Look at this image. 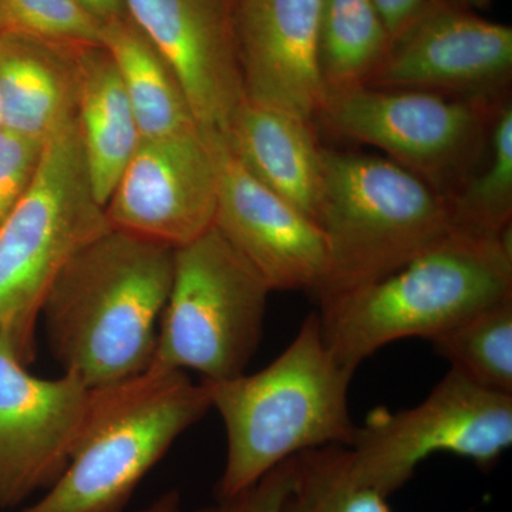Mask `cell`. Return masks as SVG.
I'll use <instances>...</instances> for the list:
<instances>
[{"instance_id": "17", "label": "cell", "mask_w": 512, "mask_h": 512, "mask_svg": "<svg viewBox=\"0 0 512 512\" xmlns=\"http://www.w3.org/2000/svg\"><path fill=\"white\" fill-rule=\"evenodd\" d=\"M79 46L0 35L3 128L46 143L76 119Z\"/></svg>"}, {"instance_id": "5", "label": "cell", "mask_w": 512, "mask_h": 512, "mask_svg": "<svg viewBox=\"0 0 512 512\" xmlns=\"http://www.w3.org/2000/svg\"><path fill=\"white\" fill-rule=\"evenodd\" d=\"M323 163L329 274L318 302L379 281L456 228L448 195L389 158L323 148Z\"/></svg>"}, {"instance_id": "29", "label": "cell", "mask_w": 512, "mask_h": 512, "mask_svg": "<svg viewBox=\"0 0 512 512\" xmlns=\"http://www.w3.org/2000/svg\"><path fill=\"white\" fill-rule=\"evenodd\" d=\"M137 512H181V500L178 491L171 490L161 494L157 500Z\"/></svg>"}, {"instance_id": "24", "label": "cell", "mask_w": 512, "mask_h": 512, "mask_svg": "<svg viewBox=\"0 0 512 512\" xmlns=\"http://www.w3.org/2000/svg\"><path fill=\"white\" fill-rule=\"evenodd\" d=\"M101 26L80 0H0V35L101 45Z\"/></svg>"}, {"instance_id": "19", "label": "cell", "mask_w": 512, "mask_h": 512, "mask_svg": "<svg viewBox=\"0 0 512 512\" xmlns=\"http://www.w3.org/2000/svg\"><path fill=\"white\" fill-rule=\"evenodd\" d=\"M101 46L116 64L141 137L171 136L197 128L173 69L130 16L103 23Z\"/></svg>"}, {"instance_id": "12", "label": "cell", "mask_w": 512, "mask_h": 512, "mask_svg": "<svg viewBox=\"0 0 512 512\" xmlns=\"http://www.w3.org/2000/svg\"><path fill=\"white\" fill-rule=\"evenodd\" d=\"M93 389L74 376L43 379L0 335V505L55 483L86 426Z\"/></svg>"}, {"instance_id": "18", "label": "cell", "mask_w": 512, "mask_h": 512, "mask_svg": "<svg viewBox=\"0 0 512 512\" xmlns=\"http://www.w3.org/2000/svg\"><path fill=\"white\" fill-rule=\"evenodd\" d=\"M77 66V128L94 195L106 207L143 137L107 50L101 45L79 46Z\"/></svg>"}, {"instance_id": "2", "label": "cell", "mask_w": 512, "mask_h": 512, "mask_svg": "<svg viewBox=\"0 0 512 512\" xmlns=\"http://www.w3.org/2000/svg\"><path fill=\"white\" fill-rule=\"evenodd\" d=\"M511 296V229L456 227L392 274L320 301V332L340 365L356 372L390 343L433 340Z\"/></svg>"}, {"instance_id": "8", "label": "cell", "mask_w": 512, "mask_h": 512, "mask_svg": "<svg viewBox=\"0 0 512 512\" xmlns=\"http://www.w3.org/2000/svg\"><path fill=\"white\" fill-rule=\"evenodd\" d=\"M511 444L512 396L450 369L417 406L370 414L348 450L356 480L389 497L433 454H454L488 470Z\"/></svg>"}, {"instance_id": "3", "label": "cell", "mask_w": 512, "mask_h": 512, "mask_svg": "<svg viewBox=\"0 0 512 512\" xmlns=\"http://www.w3.org/2000/svg\"><path fill=\"white\" fill-rule=\"evenodd\" d=\"M355 372L330 353L318 312L303 320L288 348L252 375L201 380L227 433L218 497L241 493L303 451L352 444L349 390Z\"/></svg>"}, {"instance_id": "25", "label": "cell", "mask_w": 512, "mask_h": 512, "mask_svg": "<svg viewBox=\"0 0 512 512\" xmlns=\"http://www.w3.org/2000/svg\"><path fill=\"white\" fill-rule=\"evenodd\" d=\"M45 143L0 128V224L28 191Z\"/></svg>"}, {"instance_id": "21", "label": "cell", "mask_w": 512, "mask_h": 512, "mask_svg": "<svg viewBox=\"0 0 512 512\" xmlns=\"http://www.w3.org/2000/svg\"><path fill=\"white\" fill-rule=\"evenodd\" d=\"M430 342L454 372L485 390L512 396V296L468 316Z\"/></svg>"}, {"instance_id": "23", "label": "cell", "mask_w": 512, "mask_h": 512, "mask_svg": "<svg viewBox=\"0 0 512 512\" xmlns=\"http://www.w3.org/2000/svg\"><path fill=\"white\" fill-rule=\"evenodd\" d=\"M454 227L500 235L512 220V104L504 101L490 130V160L483 173L448 195Z\"/></svg>"}, {"instance_id": "4", "label": "cell", "mask_w": 512, "mask_h": 512, "mask_svg": "<svg viewBox=\"0 0 512 512\" xmlns=\"http://www.w3.org/2000/svg\"><path fill=\"white\" fill-rule=\"evenodd\" d=\"M212 410L204 383L150 366L93 389L89 417L69 464L22 512H121L185 431Z\"/></svg>"}, {"instance_id": "11", "label": "cell", "mask_w": 512, "mask_h": 512, "mask_svg": "<svg viewBox=\"0 0 512 512\" xmlns=\"http://www.w3.org/2000/svg\"><path fill=\"white\" fill-rule=\"evenodd\" d=\"M511 76V26L439 0L394 37L366 86L500 101Z\"/></svg>"}, {"instance_id": "28", "label": "cell", "mask_w": 512, "mask_h": 512, "mask_svg": "<svg viewBox=\"0 0 512 512\" xmlns=\"http://www.w3.org/2000/svg\"><path fill=\"white\" fill-rule=\"evenodd\" d=\"M80 2L101 23L127 16L124 0H80Z\"/></svg>"}, {"instance_id": "15", "label": "cell", "mask_w": 512, "mask_h": 512, "mask_svg": "<svg viewBox=\"0 0 512 512\" xmlns=\"http://www.w3.org/2000/svg\"><path fill=\"white\" fill-rule=\"evenodd\" d=\"M247 100L316 120L322 0H232Z\"/></svg>"}, {"instance_id": "6", "label": "cell", "mask_w": 512, "mask_h": 512, "mask_svg": "<svg viewBox=\"0 0 512 512\" xmlns=\"http://www.w3.org/2000/svg\"><path fill=\"white\" fill-rule=\"evenodd\" d=\"M107 229L74 119L46 141L32 184L0 224V335L25 365L57 276Z\"/></svg>"}, {"instance_id": "30", "label": "cell", "mask_w": 512, "mask_h": 512, "mask_svg": "<svg viewBox=\"0 0 512 512\" xmlns=\"http://www.w3.org/2000/svg\"><path fill=\"white\" fill-rule=\"evenodd\" d=\"M450 2L456 3L458 6H463V8L470 9V6H473L474 3L478 2V0H450Z\"/></svg>"}, {"instance_id": "27", "label": "cell", "mask_w": 512, "mask_h": 512, "mask_svg": "<svg viewBox=\"0 0 512 512\" xmlns=\"http://www.w3.org/2000/svg\"><path fill=\"white\" fill-rule=\"evenodd\" d=\"M439 0H373L392 40Z\"/></svg>"}, {"instance_id": "9", "label": "cell", "mask_w": 512, "mask_h": 512, "mask_svg": "<svg viewBox=\"0 0 512 512\" xmlns=\"http://www.w3.org/2000/svg\"><path fill=\"white\" fill-rule=\"evenodd\" d=\"M503 103L357 86L326 92L316 119L340 136L379 148L447 195V188L453 194L466 181Z\"/></svg>"}, {"instance_id": "10", "label": "cell", "mask_w": 512, "mask_h": 512, "mask_svg": "<svg viewBox=\"0 0 512 512\" xmlns=\"http://www.w3.org/2000/svg\"><path fill=\"white\" fill-rule=\"evenodd\" d=\"M218 191L214 140L197 127L143 138L104 210L110 228L177 249L214 227Z\"/></svg>"}, {"instance_id": "31", "label": "cell", "mask_w": 512, "mask_h": 512, "mask_svg": "<svg viewBox=\"0 0 512 512\" xmlns=\"http://www.w3.org/2000/svg\"><path fill=\"white\" fill-rule=\"evenodd\" d=\"M0 128H3V120H2V106H0Z\"/></svg>"}, {"instance_id": "26", "label": "cell", "mask_w": 512, "mask_h": 512, "mask_svg": "<svg viewBox=\"0 0 512 512\" xmlns=\"http://www.w3.org/2000/svg\"><path fill=\"white\" fill-rule=\"evenodd\" d=\"M291 480L292 461L289 458L241 493L220 498L217 504L192 512H279Z\"/></svg>"}, {"instance_id": "16", "label": "cell", "mask_w": 512, "mask_h": 512, "mask_svg": "<svg viewBox=\"0 0 512 512\" xmlns=\"http://www.w3.org/2000/svg\"><path fill=\"white\" fill-rule=\"evenodd\" d=\"M220 136L259 183L319 225L325 163L311 121L245 100Z\"/></svg>"}, {"instance_id": "1", "label": "cell", "mask_w": 512, "mask_h": 512, "mask_svg": "<svg viewBox=\"0 0 512 512\" xmlns=\"http://www.w3.org/2000/svg\"><path fill=\"white\" fill-rule=\"evenodd\" d=\"M175 249L117 229L73 256L47 293V345L90 389L146 372L170 295Z\"/></svg>"}, {"instance_id": "20", "label": "cell", "mask_w": 512, "mask_h": 512, "mask_svg": "<svg viewBox=\"0 0 512 512\" xmlns=\"http://www.w3.org/2000/svg\"><path fill=\"white\" fill-rule=\"evenodd\" d=\"M390 45L373 0H322L318 64L325 93L366 86Z\"/></svg>"}, {"instance_id": "7", "label": "cell", "mask_w": 512, "mask_h": 512, "mask_svg": "<svg viewBox=\"0 0 512 512\" xmlns=\"http://www.w3.org/2000/svg\"><path fill=\"white\" fill-rule=\"evenodd\" d=\"M271 292L215 227L175 249L151 366L194 370L208 382L244 375L261 343Z\"/></svg>"}, {"instance_id": "14", "label": "cell", "mask_w": 512, "mask_h": 512, "mask_svg": "<svg viewBox=\"0 0 512 512\" xmlns=\"http://www.w3.org/2000/svg\"><path fill=\"white\" fill-rule=\"evenodd\" d=\"M210 136L220 170L214 227L254 266L272 292L318 295L329 274V248L322 228L259 183L220 134Z\"/></svg>"}, {"instance_id": "22", "label": "cell", "mask_w": 512, "mask_h": 512, "mask_svg": "<svg viewBox=\"0 0 512 512\" xmlns=\"http://www.w3.org/2000/svg\"><path fill=\"white\" fill-rule=\"evenodd\" d=\"M291 461L292 480L279 512H392L387 497L353 476L348 447L313 448Z\"/></svg>"}, {"instance_id": "13", "label": "cell", "mask_w": 512, "mask_h": 512, "mask_svg": "<svg viewBox=\"0 0 512 512\" xmlns=\"http://www.w3.org/2000/svg\"><path fill=\"white\" fill-rule=\"evenodd\" d=\"M127 15L170 64L195 124L224 134L247 100L232 0H124Z\"/></svg>"}]
</instances>
